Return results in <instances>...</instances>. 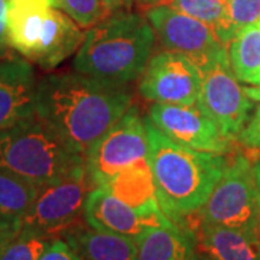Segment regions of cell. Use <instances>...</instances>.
<instances>
[{
	"instance_id": "6da1fadb",
	"label": "cell",
	"mask_w": 260,
	"mask_h": 260,
	"mask_svg": "<svg viewBox=\"0 0 260 260\" xmlns=\"http://www.w3.org/2000/svg\"><path fill=\"white\" fill-rule=\"evenodd\" d=\"M124 84L81 73L49 74L37 85L35 112L84 158L132 107Z\"/></svg>"
},
{
	"instance_id": "9c48e42d",
	"label": "cell",
	"mask_w": 260,
	"mask_h": 260,
	"mask_svg": "<svg viewBox=\"0 0 260 260\" xmlns=\"http://www.w3.org/2000/svg\"><path fill=\"white\" fill-rule=\"evenodd\" d=\"M203 73L198 106L215 123L225 139L237 140L253 110L251 99L233 73L230 59L211 65Z\"/></svg>"
},
{
	"instance_id": "3957f363",
	"label": "cell",
	"mask_w": 260,
	"mask_h": 260,
	"mask_svg": "<svg viewBox=\"0 0 260 260\" xmlns=\"http://www.w3.org/2000/svg\"><path fill=\"white\" fill-rule=\"evenodd\" d=\"M156 34L138 13L119 12L85 32L74 58L77 73L127 84L143 74Z\"/></svg>"
},
{
	"instance_id": "44dd1931",
	"label": "cell",
	"mask_w": 260,
	"mask_h": 260,
	"mask_svg": "<svg viewBox=\"0 0 260 260\" xmlns=\"http://www.w3.org/2000/svg\"><path fill=\"white\" fill-rule=\"evenodd\" d=\"M236 78L247 85L260 84V22L237 32L227 45Z\"/></svg>"
},
{
	"instance_id": "7c38bea8",
	"label": "cell",
	"mask_w": 260,
	"mask_h": 260,
	"mask_svg": "<svg viewBox=\"0 0 260 260\" xmlns=\"http://www.w3.org/2000/svg\"><path fill=\"white\" fill-rule=\"evenodd\" d=\"M84 220L88 227L97 232L132 240H136L150 227H160L103 186H94L90 191L84 205Z\"/></svg>"
},
{
	"instance_id": "e0dca14e",
	"label": "cell",
	"mask_w": 260,
	"mask_h": 260,
	"mask_svg": "<svg viewBox=\"0 0 260 260\" xmlns=\"http://www.w3.org/2000/svg\"><path fill=\"white\" fill-rule=\"evenodd\" d=\"M85 34L73 19L61 9L54 8L32 62L44 70H52L78 51Z\"/></svg>"
},
{
	"instance_id": "9a60e30c",
	"label": "cell",
	"mask_w": 260,
	"mask_h": 260,
	"mask_svg": "<svg viewBox=\"0 0 260 260\" xmlns=\"http://www.w3.org/2000/svg\"><path fill=\"white\" fill-rule=\"evenodd\" d=\"M8 41L18 54L34 61L47 26L54 0H6Z\"/></svg>"
},
{
	"instance_id": "277c9868",
	"label": "cell",
	"mask_w": 260,
	"mask_h": 260,
	"mask_svg": "<svg viewBox=\"0 0 260 260\" xmlns=\"http://www.w3.org/2000/svg\"><path fill=\"white\" fill-rule=\"evenodd\" d=\"M0 168L42 186L85 169V158L34 112L0 130Z\"/></svg>"
},
{
	"instance_id": "4316f807",
	"label": "cell",
	"mask_w": 260,
	"mask_h": 260,
	"mask_svg": "<svg viewBox=\"0 0 260 260\" xmlns=\"http://www.w3.org/2000/svg\"><path fill=\"white\" fill-rule=\"evenodd\" d=\"M39 260H83V257L64 237H55Z\"/></svg>"
},
{
	"instance_id": "ac0fdd59",
	"label": "cell",
	"mask_w": 260,
	"mask_h": 260,
	"mask_svg": "<svg viewBox=\"0 0 260 260\" xmlns=\"http://www.w3.org/2000/svg\"><path fill=\"white\" fill-rule=\"evenodd\" d=\"M38 188L18 174L0 168V244L22 230Z\"/></svg>"
},
{
	"instance_id": "1f68e13d",
	"label": "cell",
	"mask_w": 260,
	"mask_h": 260,
	"mask_svg": "<svg viewBox=\"0 0 260 260\" xmlns=\"http://www.w3.org/2000/svg\"><path fill=\"white\" fill-rule=\"evenodd\" d=\"M191 260H213V259H211V257H208V256L204 254L203 251H200L195 249V251L192 253V256H191Z\"/></svg>"
},
{
	"instance_id": "7402d4cb",
	"label": "cell",
	"mask_w": 260,
	"mask_h": 260,
	"mask_svg": "<svg viewBox=\"0 0 260 260\" xmlns=\"http://www.w3.org/2000/svg\"><path fill=\"white\" fill-rule=\"evenodd\" d=\"M159 5L171 6L207 23L225 45L236 37L230 19L229 0H159Z\"/></svg>"
},
{
	"instance_id": "d6986e66",
	"label": "cell",
	"mask_w": 260,
	"mask_h": 260,
	"mask_svg": "<svg viewBox=\"0 0 260 260\" xmlns=\"http://www.w3.org/2000/svg\"><path fill=\"white\" fill-rule=\"evenodd\" d=\"M136 242V260H191L195 233L182 225L150 227Z\"/></svg>"
},
{
	"instance_id": "4dcf8cb0",
	"label": "cell",
	"mask_w": 260,
	"mask_h": 260,
	"mask_svg": "<svg viewBox=\"0 0 260 260\" xmlns=\"http://www.w3.org/2000/svg\"><path fill=\"white\" fill-rule=\"evenodd\" d=\"M103 2H104L112 10H116L119 9V8H121V6H127V5H130L132 0H103Z\"/></svg>"
},
{
	"instance_id": "4fadbf2b",
	"label": "cell",
	"mask_w": 260,
	"mask_h": 260,
	"mask_svg": "<svg viewBox=\"0 0 260 260\" xmlns=\"http://www.w3.org/2000/svg\"><path fill=\"white\" fill-rule=\"evenodd\" d=\"M35 70L26 58L0 59V130L35 112Z\"/></svg>"
},
{
	"instance_id": "30bf717a",
	"label": "cell",
	"mask_w": 260,
	"mask_h": 260,
	"mask_svg": "<svg viewBox=\"0 0 260 260\" xmlns=\"http://www.w3.org/2000/svg\"><path fill=\"white\" fill-rule=\"evenodd\" d=\"M203 73L188 56L175 51L153 55L140 75L139 91L148 102L198 104Z\"/></svg>"
},
{
	"instance_id": "8992f818",
	"label": "cell",
	"mask_w": 260,
	"mask_h": 260,
	"mask_svg": "<svg viewBox=\"0 0 260 260\" xmlns=\"http://www.w3.org/2000/svg\"><path fill=\"white\" fill-rule=\"evenodd\" d=\"M94 185L87 171L38 188L37 197L23 218L22 229L59 237L84 215L85 200Z\"/></svg>"
},
{
	"instance_id": "cb8c5ba5",
	"label": "cell",
	"mask_w": 260,
	"mask_h": 260,
	"mask_svg": "<svg viewBox=\"0 0 260 260\" xmlns=\"http://www.w3.org/2000/svg\"><path fill=\"white\" fill-rule=\"evenodd\" d=\"M55 8L67 13L81 28L94 25L110 16L113 10L103 0H54Z\"/></svg>"
},
{
	"instance_id": "603a6c76",
	"label": "cell",
	"mask_w": 260,
	"mask_h": 260,
	"mask_svg": "<svg viewBox=\"0 0 260 260\" xmlns=\"http://www.w3.org/2000/svg\"><path fill=\"white\" fill-rule=\"evenodd\" d=\"M54 237L22 229L0 244V260H39Z\"/></svg>"
},
{
	"instance_id": "2e32d148",
	"label": "cell",
	"mask_w": 260,
	"mask_h": 260,
	"mask_svg": "<svg viewBox=\"0 0 260 260\" xmlns=\"http://www.w3.org/2000/svg\"><path fill=\"white\" fill-rule=\"evenodd\" d=\"M195 249L213 260H260V234L242 229L197 223Z\"/></svg>"
},
{
	"instance_id": "7a4b0ae2",
	"label": "cell",
	"mask_w": 260,
	"mask_h": 260,
	"mask_svg": "<svg viewBox=\"0 0 260 260\" xmlns=\"http://www.w3.org/2000/svg\"><path fill=\"white\" fill-rule=\"evenodd\" d=\"M149 164L153 172L159 204L178 225L191 229L197 214L229 165L223 153L195 150L179 145L145 119Z\"/></svg>"
},
{
	"instance_id": "f546056e",
	"label": "cell",
	"mask_w": 260,
	"mask_h": 260,
	"mask_svg": "<svg viewBox=\"0 0 260 260\" xmlns=\"http://www.w3.org/2000/svg\"><path fill=\"white\" fill-rule=\"evenodd\" d=\"M244 91L246 94L250 97L251 100H254V102H260V84L259 85H250V87H244Z\"/></svg>"
},
{
	"instance_id": "5bb4252c",
	"label": "cell",
	"mask_w": 260,
	"mask_h": 260,
	"mask_svg": "<svg viewBox=\"0 0 260 260\" xmlns=\"http://www.w3.org/2000/svg\"><path fill=\"white\" fill-rule=\"evenodd\" d=\"M103 188L153 220L160 227L178 225L164 213L159 204L156 184L148 158L120 171L116 177L106 182Z\"/></svg>"
},
{
	"instance_id": "5b68a950",
	"label": "cell",
	"mask_w": 260,
	"mask_h": 260,
	"mask_svg": "<svg viewBox=\"0 0 260 260\" xmlns=\"http://www.w3.org/2000/svg\"><path fill=\"white\" fill-rule=\"evenodd\" d=\"M197 223L259 233L254 160L237 153L197 214Z\"/></svg>"
},
{
	"instance_id": "ba28073f",
	"label": "cell",
	"mask_w": 260,
	"mask_h": 260,
	"mask_svg": "<svg viewBox=\"0 0 260 260\" xmlns=\"http://www.w3.org/2000/svg\"><path fill=\"white\" fill-rule=\"evenodd\" d=\"M146 19L168 49L188 56L200 70L229 59L227 45L211 26L198 19L167 5L149 8Z\"/></svg>"
},
{
	"instance_id": "f1b7e54d",
	"label": "cell",
	"mask_w": 260,
	"mask_h": 260,
	"mask_svg": "<svg viewBox=\"0 0 260 260\" xmlns=\"http://www.w3.org/2000/svg\"><path fill=\"white\" fill-rule=\"evenodd\" d=\"M254 177H256V198H257V221L260 227V155L254 159Z\"/></svg>"
},
{
	"instance_id": "52a82bcc",
	"label": "cell",
	"mask_w": 260,
	"mask_h": 260,
	"mask_svg": "<svg viewBox=\"0 0 260 260\" xmlns=\"http://www.w3.org/2000/svg\"><path fill=\"white\" fill-rule=\"evenodd\" d=\"M148 155L146 124L138 109L132 106L90 149L85 156V171L94 186H103Z\"/></svg>"
},
{
	"instance_id": "8fae6325",
	"label": "cell",
	"mask_w": 260,
	"mask_h": 260,
	"mask_svg": "<svg viewBox=\"0 0 260 260\" xmlns=\"http://www.w3.org/2000/svg\"><path fill=\"white\" fill-rule=\"evenodd\" d=\"M148 119L169 139L195 150L225 155L232 149V142L221 132L198 104H165L153 103Z\"/></svg>"
},
{
	"instance_id": "ffe728a7",
	"label": "cell",
	"mask_w": 260,
	"mask_h": 260,
	"mask_svg": "<svg viewBox=\"0 0 260 260\" xmlns=\"http://www.w3.org/2000/svg\"><path fill=\"white\" fill-rule=\"evenodd\" d=\"M61 237L80 253L83 260H136L135 240L97 232L87 224H75Z\"/></svg>"
},
{
	"instance_id": "d4e9b609",
	"label": "cell",
	"mask_w": 260,
	"mask_h": 260,
	"mask_svg": "<svg viewBox=\"0 0 260 260\" xmlns=\"http://www.w3.org/2000/svg\"><path fill=\"white\" fill-rule=\"evenodd\" d=\"M230 19L236 30L260 22V0H229Z\"/></svg>"
},
{
	"instance_id": "484cf974",
	"label": "cell",
	"mask_w": 260,
	"mask_h": 260,
	"mask_svg": "<svg viewBox=\"0 0 260 260\" xmlns=\"http://www.w3.org/2000/svg\"><path fill=\"white\" fill-rule=\"evenodd\" d=\"M237 142L249 152L260 155V106L253 113L242 133L239 135Z\"/></svg>"
},
{
	"instance_id": "83f0119b",
	"label": "cell",
	"mask_w": 260,
	"mask_h": 260,
	"mask_svg": "<svg viewBox=\"0 0 260 260\" xmlns=\"http://www.w3.org/2000/svg\"><path fill=\"white\" fill-rule=\"evenodd\" d=\"M8 2L0 0V59L8 54Z\"/></svg>"
}]
</instances>
